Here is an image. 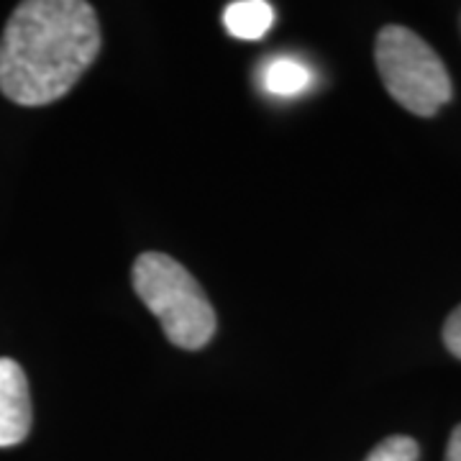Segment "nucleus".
I'll return each mask as SVG.
<instances>
[{
	"label": "nucleus",
	"mask_w": 461,
	"mask_h": 461,
	"mask_svg": "<svg viewBox=\"0 0 461 461\" xmlns=\"http://www.w3.org/2000/svg\"><path fill=\"white\" fill-rule=\"evenodd\" d=\"M226 32L244 41H257L275 23V8L267 0H236L223 11Z\"/></svg>",
	"instance_id": "obj_5"
},
{
	"label": "nucleus",
	"mask_w": 461,
	"mask_h": 461,
	"mask_svg": "<svg viewBox=\"0 0 461 461\" xmlns=\"http://www.w3.org/2000/svg\"><path fill=\"white\" fill-rule=\"evenodd\" d=\"M444 344L446 348L461 359V305L454 311V313L446 318L444 323Z\"/></svg>",
	"instance_id": "obj_8"
},
{
	"label": "nucleus",
	"mask_w": 461,
	"mask_h": 461,
	"mask_svg": "<svg viewBox=\"0 0 461 461\" xmlns=\"http://www.w3.org/2000/svg\"><path fill=\"white\" fill-rule=\"evenodd\" d=\"M32 395L21 364L0 357V448L21 444L32 430Z\"/></svg>",
	"instance_id": "obj_4"
},
{
	"label": "nucleus",
	"mask_w": 461,
	"mask_h": 461,
	"mask_svg": "<svg viewBox=\"0 0 461 461\" xmlns=\"http://www.w3.org/2000/svg\"><path fill=\"white\" fill-rule=\"evenodd\" d=\"M420 448L411 436H390L379 441L364 461H418Z\"/></svg>",
	"instance_id": "obj_7"
},
{
	"label": "nucleus",
	"mask_w": 461,
	"mask_h": 461,
	"mask_svg": "<svg viewBox=\"0 0 461 461\" xmlns=\"http://www.w3.org/2000/svg\"><path fill=\"white\" fill-rule=\"evenodd\" d=\"M311 69L303 65L300 59L293 57H277L272 59L269 65L264 67L262 72V85L269 95H282V98H290L303 93L308 85H311Z\"/></svg>",
	"instance_id": "obj_6"
},
{
	"label": "nucleus",
	"mask_w": 461,
	"mask_h": 461,
	"mask_svg": "<svg viewBox=\"0 0 461 461\" xmlns=\"http://www.w3.org/2000/svg\"><path fill=\"white\" fill-rule=\"evenodd\" d=\"M446 461H461V423L454 429L446 448Z\"/></svg>",
	"instance_id": "obj_9"
},
{
	"label": "nucleus",
	"mask_w": 461,
	"mask_h": 461,
	"mask_svg": "<svg viewBox=\"0 0 461 461\" xmlns=\"http://www.w3.org/2000/svg\"><path fill=\"white\" fill-rule=\"evenodd\" d=\"M131 282L172 344L195 351L213 339L218 323L213 305L177 259L162 251H144L133 264Z\"/></svg>",
	"instance_id": "obj_2"
},
{
	"label": "nucleus",
	"mask_w": 461,
	"mask_h": 461,
	"mask_svg": "<svg viewBox=\"0 0 461 461\" xmlns=\"http://www.w3.org/2000/svg\"><path fill=\"white\" fill-rule=\"evenodd\" d=\"M100 51L95 8L85 0H26L0 36V93L18 105L67 95Z\"/></svg>",
	"instance_id": "obj_1"
},
{
	"label": "nucleus",
	"mask_w": 461,
	"mask_h": 461,
	"mask_svg": "<svg viewBox=\"0 0 461 461\" xmlns=\"http://www.w3.org/2000/svg\"><path fill=\"white\" fill-rule=\"evenodd\" d=\"M375 62L387 93L415 115H436L451 100V77L441 57L405 26H384Z\"/></svg>",
	"instance_id": "obj_3"
}]
</instances>
